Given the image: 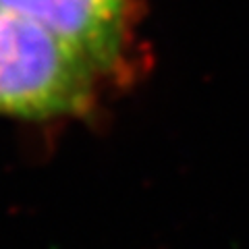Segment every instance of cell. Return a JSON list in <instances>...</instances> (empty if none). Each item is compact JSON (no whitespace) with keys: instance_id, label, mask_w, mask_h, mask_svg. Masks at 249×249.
<instances>
[{"instance_id":"cell-2","label":"cell","mask_w":249,"mask_h":249,"mask_svg":"<svg viewBox=\"0 0 249 249\" xmlns=\"http://www.w3.org/2000/svg\"><path fill=\"white\" fill-rule=\"evenodd\" d=\"M75 48L108 83L133 71L135 0H0Z\"/></svg>"},{"instance_id":"cell-1","label":"cell","mask_w":249,"mask_h":249,"mask_svg":"<svg viewBox=\"0 0 249 249\" xmlns=\"http://www.w3.org/2000/svg\"><path fill=\"white\" fill-rule=\"evenodd\" d=\"M102 83L67 42L0 6V116L34 123L83 119L98 108Z\"/></svg>"}]
</instances>
